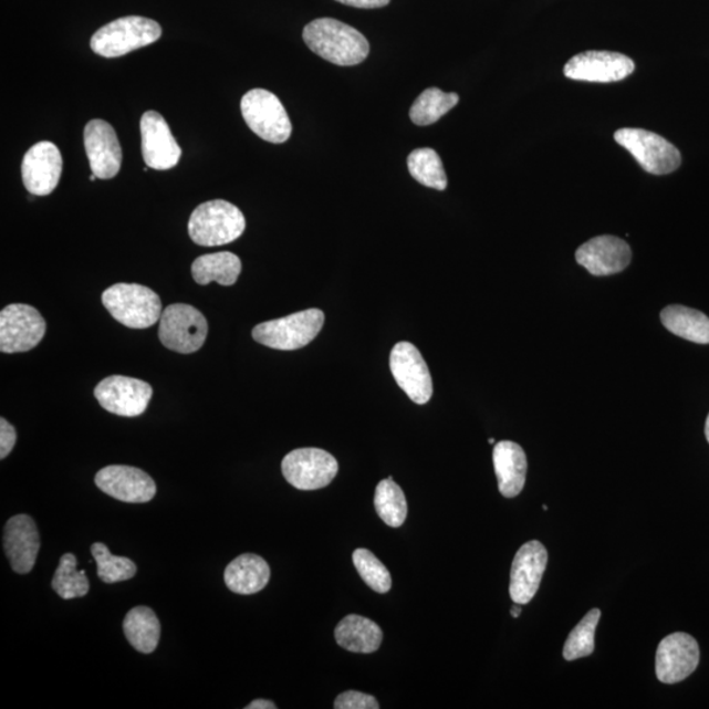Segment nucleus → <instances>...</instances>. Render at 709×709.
<instances>
[{"mask_svg": "<svg viewBox=\"0 0 709 709\" xmlns=\"http://www.w3.org/2000/svg\"><path fill=\"white\" fill-rule=\"evenodd\" d=\"M303 38L313 53L334 65H359L369 54V42L364 34L340 20H313L304 28Z\"/></svg>", "mask_w": 709, "mask_h": 709, "instance_id": "nucleus-1", "label": "nucleus"}, {"mask_svg": "<svg viewBox=\"0 0 709 709\" xmlns=\"http://www.w3.org/2000/svg\"><path fill=\"white\" fill-rule=\"evenodd\" d=\"M246 229L244 216L233 204L212 200L194 210L188 233L196 244L213 248L238 240Z\"/></svg>", "mask_w": 709, "mask_h": 709, "instance_id": "nucleus-2", "label": "nucleus"}, {"mask_svg": "<svg viewBox=\"0 0 709 709\" xmlns=\"http://www.w3.org/2000/svg\"><path fill=\"white\" fill-rule=\"evenodd\" d=\"M103 305L117 322L131 329H147L163 317V303L150 288L115 284L105 290Z\"/></svg>", "mask_w": 709, "mask_h": 709, "instance_id": "nucleus-3", "label": "nucleus"}, {"mask_svg": "<svg viewBox=\"0 0 709 709\" xmlns=\"http://www.w3.org/2000/svg\"><path fill=\"white\" fill-rule=\"evenodd\" d=\"M160 37L163 28L156 20L126 17L102 27L91 39V49L102 58L116 59L150 45Z\"/></svg>", "mask_w": 709, "mask_h": 709, "instance_id": "nucleus-4", "label": "nucleus"}, {"mask_svg": "<svg viewBox=\"0 0 709 709\" xmlns=\"http://www.w3.org/2000/svg\"><path fill=\"white\" fill-rule=\"evenodd\" d=\"M324 324V312L307 309L284 319L263 322L252 330V336L265 347L293 351L307 346L320 334Z\"/></svg>", "mask_w": 709, "mask_h": 709, "instance_id": "nucleus-5", "label": "nucleus"}, {"mask_svg": "<svg viewBox=\"0 0 709 709\" xmlns=\"http://www.w3.org/2000/svg\"><path fill=\"white\" fill-rule=\"evenodd\" d=\"M246 124L257 136L271 144H284L292 135L290 116L275 94L263 88L249 91L242 97Z\"/></svg>", "mask_w": 709, "mask_h": 709, "instance_id": "nucleus-6", "label": "nucleus"}, {"mask_svg": "<svg viewBox=\"0 0 709 709\" xmlns=\"http://www.w3.org/2000/svg\"><path fill=\"white\" fill-rule=\"evenodd\" d=\"M615 142L628 150L645 171L666 175L676 171L682 157L676 146L656 133L623 128L615 132Z\"/></svg>", "mask_w": 709, "mask_h": 709, "instance_id": "nucleus-7", "label": "nucleus"}, {"mask_svg": "<svg viewBox=\"0 0 709 709\" xmlns=\"http://www.w3.org/2000/svg\"><path fill=\"white\" fill-rule=\"evenodd\" d=\"M208 324L202 313L191 305L167 306L160 317L159 340L175 353L194 354L206 343Z\"/></svg>", "mask_w": 709, "mask_h": 709, "instance_id": "nucleus-8", "label": "nucleus"}, {"mask_svg": "<svg viewBox=\"0 0 709 709\" xmlns=\"http://www.w3.org/2000/svg\"><path fill=\"white\" fill-rule=\"evenodd\" d=\"M338 461L320 448H299L282 462L284 479L299 490L326 488L338 473Z\"/></svg>", "mask_w": 709, "mask_h": 709, "instance_id": "nucleus-9", "label": "nucleus"}, {"mask_svg": "<svg viewBox=\"0 0 709 709\" xmlns=\"http://www.w3.org/2000/svg\"><path fill=\"white\" fill-rule=\"evenodd\" d=\"M45 333V320L31 305L12 304L0 313V351L4 354L27 353L39 345Z\"/></svg>", "mask_w": 709, "mask_h": 709, "instance_id": "nucleus-10", "label": "nucleus"}, {"mask_svg": "<svg viewBox=\"0 0 709 709\" xmlns=\"http://www.w3.org/2000/svg\"><path fill=\"white\" fill-rule=\"evenodd\" d=\"M94 396L103 409L121 417H138L153 397L149 384L126 376H110L97 384Z\"/></svg>", "mask_w": 709, "mask_h": 709, "instance_id": "nucleus-11", "label": "nucleus"}, {"mask_svg": "<svg viewBox=\"0 0 709 709\" xmlns=\"http://www.w3.org/2000/svg\"><path fill=\"white\" fill-rule=\"evenodd\" d=\"M393 377L413 403L425 405L432 397V378L424 356L409 342H399L390 353Z\"/></svg>", "mask_w": 709, "mask_h": 709, "instance_id": "nucleus-12", "label": "nucleus"}, {"mask_svg": "<svg viewBox=\"0 0 709 709\" xmlns=\"http://www.w3.org/2000/svg\"><path fill=\"white\" fill-rule=\"evenodd\" d=\"M699 659V645L689 634L677 632L665 637L659 643L656 655V674L659 682L666 685L682 682L697 670Z\"/></svg>", "mask_w": 709, "mask_h": 709, "instance_id": "nucleus-13", "label": "nucleus"}, {"mask_svg": "<svg viewBox=\"0 0 709 709\" xmlns=\"http://www.w3.org/2000/svg\"><path fill=\"white\" fill-rule=\"evenodd\" d=\"M635 72V62L627 55L590 51L574 55L564 67L569 80L609 83L626 80Z\"/></svg>", "mask_w": 709, "mask_h": 709, "instance_id": "nucleus-14", "label": "nucleus"}, {"mask_svg": "<svg viewBox=\"0 0 709 709\" xmlns=\"http://www.w3.org/2000/svg\"><path fill=\"white\" fill-rule=\"evenodd\" d=\"M103 493L126 503L150 502L157 493L156 482L144 470L128 466H110L95 476Z\"/></svg>", "mask_w": 709, "mask_h": 709, "instance_id": "nucleus-15", "label": "nucleus"}, {"mask_svg": "<svg viewBox=\"0 0 709 709\" xmlns=\"http://www.w3.org/2000/svg\"><path fill=\"white\" fill-rule=\"evenodd\" d=\"M83 139L93 174L100 179L115 178L122 168L123 152L114 126L95 118L84 128Z\"/></svg>", "mask_w": 709, "mask_h": 709, "instance_id": "nucleus-16", "label": "nucleus"}, {"mask_svg": "<svg viewBox=\"0 0 709 709\" xmlns=\"http://www.w3.org/2000/svg\"><path fill=\"white\" fill-rule=\"evenodd\" d=\"M548 564L545 546L532 540L521 546L512 561L510 596L518 605H528L536 595Z\"/></svg>", "mask_w": 709, "mask_h": 709, "instance_id": "nucleus-17", "label": "nucleus"}, {"mask_svg": "<svg viewBox=\"0 0 709 709\" xmlns=\"http://www.w3.org/2000/svg\"><path fill=\"white\" fill-rule=\"evenodd\" d=\"M62 157L59 147L49 142L38 143L25 153L21 177L27 191L34 196L51 195L59 186Z\"/></svg>", "mask_w": 709, "mask_h": 709, "instance_id": "nucleus-18", "label": "nucleus"}, {"mask_svg": "<svg viewBox=\"0 0 709 709\" xmlns=\"http://www.w3.org/2000/svg\"><path fill=\"white\" fill-rule=\"evenodd\" d=\"M142 147L147 167L154 170H170L179 164L181 149L174 138L170 126L156 111H147L142 117Z\"/></svg>", "mask_w": 709, "mask_h": 709, "instance_id": "nucleus-19", "label": "nucleus"}, {"mask_svg": "<svg viewBox=\"0 0 709 709\" xmlns=\"http://www.w3.org/2000/svg\"><path fill=\"white\" fill-rule=\"evenodd\" d=\"M577 263L594 277L615 275L627 269L632 259L629 244L614 236L595 237L575 251Z\"/></svg>", "mask_w": 709, "mask_h": 709, "instance_id": "nucleus-20", "label": "nucleus"}, {"mask_svg": "<svg viewBox=\"0 0 709 709\" xmlns=\"http://www.w3.org/2000/svg\"><path fill=\"white\" fill-rule=\"evenodd\" d=\"M4 552L12 571L28 574L37 564L40 551L38 525L30 515L12 517L4 528Z\"/></svg>", "mask_w": 709, "mask_h": 709, "instance_id": "nucleus-21", "label": "nucleus"}, {"mask_svg": "<svg viewBox=\"0 0 709 709\" xmlns=\"http://www.w3.org/2000/svg\"><path fill=\"white\" fill-rule=\"evenodd\" d=\"M493 462L501 494L507 498L521 494L528 475V458L523 448L514 441H500L494 447Z\"/></svg>", "mask_w": 709, "mask_h": 709, "instance_id": "nucleus-22", "label": "nucleus"}, {"mask_svg": "<svg viewBox=\"0 0 709 709\" xmlns=\"http://www.w3.org/2000/svg\"><path fill=\"white\" fill-rule=\"evenodd\" d=\"M271 569L267 561L257 554L246 553L238 556L225 569L223 580L230 592L251 595L269 585Z\"/></svg>", "mask_w": 709, "mask_h": 709, "instance_id": "nucleus-23", "label": "nucleus"}, {"mask_svg": "<svg viewBox=\"0 0 709 709\" xmlns=\"http://www.w3.org/2000/svg\"><path fill=\"white\" fill-rule=\"evenodd\" d=\"M383 630L375 622L359 615H348L335 628V640L348 651L369 653L380 648Z\"/></svg>", "mask_w": 709, "mask_h": 709, "instance_id": "nucleus-24", "label": "nucleus"}, {"mask_svg": "<svg viewBox=\"0 0 709 709\" xmlns=\"http://www.w3.org/2000/svg\"><path fill=\"white\" fill-rule=\"evenodd\" d=\"M663 325L686 341L708 345L709 319L705 313L682 305L666 306L661 312Z\"/></svg>", "mask_w": 709, "mask_h": 709, "instance_id": "nucleus-25", "label": "nucleus"}, {"mask_svg": "<svg viewBox=\"0 0 709 709\" xmlns=\"http://www.w3.org/2000/svg\"><path fill=\"white\" fill-rule=\"evenodd\" d=\"M241 271V259L228 251L202 256L192 263V277L200 285L212 282L227 286L233 285Z\"/></svg>", "mask_w": 709, "mask_h": 709, "instance_id": "nucleus-26", "label": "nucleus"}, {"mask_svg": "<svg viewBox=\"0 0 709 709\" xmlns=\"http://www.w3.org/2000/svg\"><path fill=\"white\" fill-rule=\"evenodd\" d=\"M123 628L125 637L137 651L150 655L157 649L160 623L152 608L144 606L132 608L125 616Z\"/></svg>", "mask_w": 709, "mask_h": 709, "instance_id": "nucleus-27", "label": "nucleus"}, {"mask_svg": "<svg viewBox=\"0 0 709 709\" xmlns=\"http://www.w3.org/2000/svg\"><path fill=\"white\" fill-rule=\"evenodd\" d=\"M460 97L458 94H446L439 88H427L417 97L410 108L411 122L416 125L426 126L437 123L458 105Z\"/></svg>", "mask_w": 709, "mask_h": 709, "instance_id": "nucleus-28", "label": "nucleus"}, {"mask_svg": "<svg viewBox=\"0 0 709 709\" xmlns=\"http://www.w3.org/2000/svg\"><path fill=\"white\" fill-rule=\"evenodd\" d=\"M375 509L389 528H402L407 517V502L402 488L392 476L378 483L375 491Z\"/></svg>", "mask_w": 709, "mask_h": 709, "instance_id": "nucleus-29", "label": "nucleus"}, {"mask_svg": "<svg viewBox=\"0 0 709 709\" xmlns=\"http://www.w3.org/2000/svg\"><path fill=\"white\" fill-rule=\"evenodd\" d=\"M407 167H409L411 177L420 185L438 189V191H445L448 186L445 167L438 153L428 149V147L414 150L407 158Z\"/></svg>", "mask_w": 709, "mask_h": 709, "instance_id": "nucleus-30", "label": "nucleus"}, {"mask_svg": "<svg viewBox=\"0 0 709 709\" xmlns=\"http://www.w3.org/2000/svg\"><path fill=\"white\" fill-rule=\"evenodd\" d=\"M52 587L62 599L81 598L90 592L86 572L76 571V557L73 553L63 554L58 571L52 580Z\"/></svg>", "mask_w": 709, "mask_h": 709, "instance_id": "nucleus-31", "label": "nucleus"}, {"mask_svg": "<svg viewBox=\"0 0 709 709\" xmlns=\"http://www.w3.org/2000/svg\"><path fill=\"white\" fill-rule=\"evenodd\" d=\"M91 553L96 561L97 575L105 584L128 581L135 577L137 566L128 557L115 556L103 543H95L91 546Z\"/></svg>", "mask_w": 709, "mask_h": 709, "instance_id": "nucleus-32", "label": "nucleus"}, {"mask_svg": "<svg viewBox=\"0 0 709 709\" xmlns=\"http://www.w3.org/2000/svg\"><path fill=\"white\" fill-rule=\"evenodd\" d=\"M601 619V609L594 608L582 619L571 635L567 636L564 647L566 661L593 655L595 648V630Z\"/></svg>", "mask_w": 709, "mask_h": 709, "instance_id": "nucleus-33", "label": "nucleus"}, {"mask_svg": "<svg viewBox=\"0 0 709 709\" xmlns=\"http://www.w3.org/2000/svg\"><path fill=\"white\" fill-rule=\"evenodd\" d=\"M354 565L362 580L374 592L385 594L392 587V575L386 566L374 553L359 548L353 554Z\"/></svg>", "mask_w": 709, "mask_h": 709, "instance_id": "nucleus-34", "label": "nucleus"}, {"mask_svg": "<svg viewBox=\"0 0 709 709\" xmlns=\"http://www.w3.org/2000/svg\"><path fill=\"white\" fill-rule=\"evenodd\" d=\"M335 709H378L377 700L372 695L359 691H346L335 699Z\"/></svg>", "mask_w": 709, "mask_h": 709, "instance_id": "nucleus-35", "label": "nucleus"}, {"mask_svg": "<svg viewBox=\"0 0 709 709\" xmlns=\"http://www.w3.org/2000/svg\"><path fill=\"white\" fill-rule=\"evenodd\" d=\"M17 445V430L4 418L0 419V459H6Z\"/></svg>", "mask_w": 709, "mask_h": 709, "instance_id": "nucleus-36", "label": "nucleus"}, {"mask_svg": "<svg viewBox=\"0 0 709 709\" xmlns=\"http://www.w3.org/2000/svg\"><path fill=\"white\" fill-rule=\"evenodd\" d=\"M342 4L357 7V9H382L388 6L390 0H336Z\"/></svg>", "mask_w": 709, "mask_h": 709, "instance_id": "nucleus-37", "label": "nucleus"}, {"mask_svg": "<svg viewBox=\"0 0 709 709\" xmlns=\"http://www.w3.org/2000/svg\"><path fill=\"white\" fill-rule=\"evenodd\" d=\"M246 709H277V706L272 703L270 700L265 699H258L254 701H251V703L246 707Z\"/></svg>", "mask_w": 709, "mask_h": 709, "instance_id": "nucleus-38", "label": "nucleus"}, {"mask_svg": "<svg viewBox=\"0 0 709 709\" xmlns=\"http://www.w3.org/2000/svg\"><path fill=\"white\" fill-rule=\"evenodd\" d=\"M515 605L517 606L511 608V615L514 617H519L522 614V608H521V605H518V603H515Z\"/></svg>", "mask_w": 709, "mask_h": 709, "instance_id": "nucleus-39", "label": "nucleus"}, {"mask_svg": "<svg viewBox=\"0 0 709 709\" xmlns=\"http://www.w3.org/2000/svg\"><path fill=\"white\" fill-rule=\"evenodd\" d=\"M706 437H707V440H708V444H709V416H708L707 423H706Z\"/></svg>", "mask_w": 709, "mask_h": 709, "instance_id": "nucleus-40", "label": "nucleus"}, {"mask_svg": "<svg viewBox=\"0 0 709 709\" xmlns=\"http://www.w3.org/2000/svg\"><path fill=\"white\" fill-rule=\"evenodd\" d=\"M96 179H97V177H96L95 174L91 175V178H90L91 181H95Z\"/></svg>", "mask_w": 709, "mask_h": 709, "instance_id": "nucleus-41", "label": "nucleus"}, {"mask_svg": "<svg viewBox=\"0 0 709 709\" xmlns=\"http://www.w3.org/2000/svg\"><path fill=\"white\" fill-rule=\"evenodd\" d=\"M494 444H496V440L493 438H490L489 439V445H494Z\"/></svg>", "mask_w": 709, "mask_h": 709, "instance_id": "nucleus-42", "label": "nucleus"}]
</instances>
